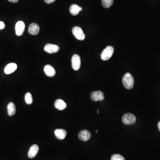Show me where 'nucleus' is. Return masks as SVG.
Wrapping results in <instances>:
<instances>
[{
	"label": "nucleus",
	"mask_w": 160,
	"mask_h": 160,
	"mask_svg": "<svg viewBox=\"0 0 160 160\" xmlns=\"http://www.w3.org/2000/svg\"><path fill=\"white\" fill-rule=\"evenodd\" d=\"M25 23L23 21H20L16 23L15 26V32L18 36H21L23 34L25 29Z\"/></svg>",
	"instance_id": "423d86ee"
},
{
	"label": "nucleus",
	"mask_w": 160,
	"mask_h": 160,
	"mask_svg": "<svg viewBox=\"0 0 160 160\" xmlns=\"http://www.w3.org/2000/svg\"><path fill=\"white\" fill-rule=\"evenodd\" d=\"M54 134L57 138L59 140H63L65 138L67 132L65 129L59 128V129H56L54 131Z\"/></svg>",
	"instance_id": "ddd939ff"
},
{
	"label": "nucleus",
	"mask_w": 160,
	"mask_h": 160,
	"mask_svg": "<svg viewBox=\"0 0 160 160\" xmlns=\"http://www.w3.org/2000/svg\"><path fill=\"white\" fill-rule=\"evenodd\" d=\"M97 112H98V114L99 113V111L98 109V111H97Z\"/></svg>",
	"instance_id": "393cba45"
},
{
	"label": "nucleus",
	"mask_w": 160,
	"mask_h": 160,
	"mask_svg": "<svg viewBox=\"0 0 160 160\" xmlns=\"http://www.w3.org/2000/svg\"><path fill=\"white\" fill-rule=\"evenodd\" d=\"M92 100L94 101H101L105 98L104 93L101 91L92 92L90 94Z\"/></svg>",
	"instance_id": "0eeeda50"
},
{
	"label": "nucleus",
	"mask_w": 160,
	"mask_h": 160,
	"mask_svg": "<svg viewBox=\"0 0 160 160\" xmlns=\"http://www.w3.org/2000/svg\"><path fill=\"white\" fill-rule=\"evenodd\" d=\"M40 32V27L36 23H32L29 26L28 29V32L30 34L36 35Z\"/></svg>",
	"instance_id": "9b49d317"
},
{
	"label": "nucleus",
	"mask_w": 160,
	"mask_h": 160,
	"mask_svg": "<svg viewBox=\"0 0 160 160\" xmlns=\"http://www.w3.org/2000/svg\"><path fill=\"white\" fill-rule=\"evenodd\" d=\"M54 105L55 107L60 111L64 110L67 107L66 103L63 100L60 99L56 100L54 102Z\"/></svg>",
	"instance_id": "4468645a"
},
{
	"label": "nucleus",
	"mask_w": 160,
	"mask_h": 160,
	"mask_svg": "<svg viewBox=\"0 0 160 160\" xmlns=\"http://www.w3.org/2000/svg\"><path fill=\"white\" fill-rule=\"evenodd\" d=\"M91 134L88 130H82L79 134V138L80 140L84 142H86L90 140Z\"/></svg>",
	"instance_id": "9d476101"
},
{
	"label": "nucleus",
	"mask_w": 160,
	"mask_h": 160,
	"mask_svg": "<svg viewBox=\"0 0 160 160\" xmlns=\"http://www.w3.org/2000/svg\"><path fill=\"white\" fill-rule=\"evenodd\" d=\"M5 25L4 22H3V21H0V30L3 29L5 28Z\"/></svg>",
	"instance_id": "412c9836"
},
{
	"label": "nucleus",
	"mask_w": 160,
	"mask_h": 160,
	"mask_svg": "<svg viewBox=\"0 0 160 160\" xmlns=\"http://www.w3.org/2000/svg\"><path fill=\"white\" fill-rule=\"evenodd\" d=\"M44 1H45V2L46 3L49 4H51L52 3L54 2L56 0H44Z\"/></svg>",
	"instance_id": "4be33fe9"
},
{
	"label": "nucleus",
	"mask_w": 160,
	"mask_h": 160,
	"mask_svg": "<svg viewBox=\"0 0 160 160\" xmlns=\"http://www.w3.org/2000/svg\"><path fill=\"white\" fill-rule=\"evenodd\" d=\"M9 1L11 2L12 3H17L18 1L19 0H8Z\"/></svg>",
	"instance_id": "5701e85b"
},
{
	"label": "nucleus",
	"mask_w": 160,
	"mask_h": 160,
	"mask_svg": "<svg viewBox=\"0 0 160 160\" xmlns=\"http://www.w3.org/2000/svg\"><path fill=\"white\" fill-rule=\"evenodd\" d=\"M7 111L8 115L10 116H12L15 115L16 112V106L13 102H10L7 106Z\"/></svg>",
	"instance_id": "f3484780"
},
{
	"label": "nucleus",
	"mask_w": 160,
	"mask_h": 160,
	"mask_svg": "<svg viewBox=\"0 0 160 160\" xmlns=\"http://www.w3.org/2000/svg\"><path fill=\"white\" fill-rule=\"evenodd\" d=\"M72 67L73 70L77 71L79 70L81 67V60L79 55L74 54L72 58Z\"/></svg>",
	"instance_id": "39448f33"
},
{
	"label": "nucleus",
	"mask_w": 160,
	"mask_h": 160,
	"mask_svg": "<svg viewBox=\"0 0 160 160\" xmlns=\"http://www.w3.org/2000/svg\"><path fill=\"white\" fill-rule=\"evenodd\" d=\"M122 120L123 123L126 125H132L135 123L136 117L133 114L128 113L123 115Z\"/></svg>",
	"instance_id": "7ed1b4c3"
},
{
	"label": "nucleus",
	"mask_w": 160,
	"mask_h": 160,
	"mask_svg": "<svg viewBox=\"0 0 160 160\" xmlns=\"http://www.w3.org/2000/svg\"><path fill=\"white\" fill-rule=\"evenodd\" d=\"M60 48L57 45L54 44H47L44 47V50L49 54H55L59 52Z\"/></svg>",
	"instance_id": "6e6552de"
},
{
	"label": "nucleus",
	"mask_w": 160,
	"mask_h": 160,
	"mask_svg": "<svg viewBox=\"0 0 160 160\" xmlns=\"http://www.w3.org/2000/svg\"><path fill=\"white\" fill-rule=\"evenodd\" d=\"M134 80L132 75L129 73H127L123 76L122 79V83L124 87L127 90H131L134 86Z\"/></svg>",
	"instance_id": "f257e3e1"
},
{
	"label": "nucleus",
	"mask_w": 160,
	"mask_h": 160,
	"mask_svg": "<svg viewBox=\"0 0 160 160\" xmlns=\"http://www.w3.org/2000/svg\"><path fill=\"white\" fill-rule=\"evenodd\" d=\"M82 10V8L77 4H73L71 5L70 8V11L71 14L73 16H76L79 13L80 11Z\"/></svg>",
	"instance_id": "dca6fc26"
},
{
	"label": "nucleus",
	"mask_w": 160,
	"mask_h": 160,
	"mask_svg": "<svg viewBox=\"0 0 160 160\" xmlns=\"http://www.w3.org/2000/svg\"><path fill=\"white\" fill-rule=\"evenodd\" d=\"M114 53V48L111 46H108L102 51L101 55V59L103 61H107L112 57Z\"/></svg>",
	"instance_id": "f03ea898"
},
{
	"label": "nucleus",
	"mask_w": 160,
	"mask_h": 160,
	"mask_svg": "<svg viewBox=\"0 0 160 160\" xmlns=\"http://www.w3.org/2000/svg\"><path fill=\"white\" fill-rule=\"evenodd\" d=\"M44 72L46 76L50 78L54 77L56 74V71L54 68L49 65H48L45 66Z\"/></svg>",
	"instance_id": "f8f14e48"
},
{
	"label": "nucleus",
	"mask_w": 160,
	"mask_h": 160,
	"mask_svg": "<svg viewBox=\"0 0 160 160\" xmlns=\"http://www.w3.org/2000/svg\"><path fill=\"white\" fill-rule=\"evenodd\" d=\"M98 130H97V131H96V133H97H97H98Z\"/></svg>",
	"instance_id": "a878e982"
},
{
	"label": "nucleus",
	"mask_w": 160,
	"mask_h": 160,
	"mask_svg": "<svg viewBox=\"0 0 160 160\" xmlns=\"http://www.w3.org/2000/svg\"><path fill=\"white\" fill-rule=\"evenodd\" d=\"M17 64L14 63L9 64L4 69V73L6 74H10L17 70Z\"/></svg>",
	"instance_id": "2eb2a0df"
},
{
	"label": "nucleus",
	"mask_w": 160,
	"mask_h": 160,
	"mask_svg": "<svg viewBox=\"0 0 160 160\" xmlns=\"http://www.w3.org/2000/svg\"><path fill=\"white\" fill-rule=\"evenodd\" d=\"M114 0H101V4L103 7L109 8L112 6L114 3Z\"/></svg>",
	"instance_id": "a211bd4d"
},
{
	"label": "nucleus",
	"mask_w": 160,
	"mask_h": 160,
	"mask_svg": "<svg viewBox=\"0 0 160 160\" xmlns=\"http://www.w3.org/2000/svg\"><path fill=\"white\" fill-rule=\"evenodd\" d=\"M39 146L37 145H34L30 147L28 153V156L29 159H34L37 155L39 151Z\"/></svg>",
	"instance_id": "1a4fd4ad"
},
{
	"label": "nucleus",
	"mask_w": 160,
	"mask_h": 160,
	"mask_svg": "<svg viewBox=\"0 0 160 160\" xmlns=\"http://www.w3.org/2000/svg\"><path fill=\"white\" fill-rule=\"evenodd\" d=\"M25 101L26 104L28 105H31L33 103V98L30 92H27L25 95Z\"/></svg>",
	"instance_id": "6ab92c4d"
},
{
	"label": "nucleus",
	"mask_w": 160,
	"mask_h": 160,
	"mask_svg": "<svg viewBox=\"0 0 160 160\" xmlns=\"http://www.w3.org/2000/svg\"><path fill=\"white\" fill-rule=\"evenodd\" d=\"M158 127H159V130L160 131V121L158 123Z\"/></svg>",
	"instance_id": "b1692460"
},
{
	"label": "nucleus",
	"mask_w": 160,
	"mask_h": 160,
	"mask_svg": "<svg viewBox=\"0 0 160 160\" xmlns=\"http://www.w3.org/2000/svg\"><path fill=\"white\" fill-rule=\"evenodd\" d=\"M72 33L76 39L80 40H83L85 39V35L82 29L79 27H74L72 29Z\"/></svg>",
	"instance_id": "20e7f679"
},
{
	"label": "nucleus",
	"mask_w": 160,
	"mask_h": 160,
	"mask_svg": "<svg viewBox=\"0 0 160 160\" xmlns=\"http://www.w3.org/2000/svg\"><path fill=\"white\" fill-rule=\"evenodd\" d=\"M111 160H125V158L118 154H115L113 155L111 157Z\"/></svg>",
	"instance_id": "aec40b11"
}]
</instances>
